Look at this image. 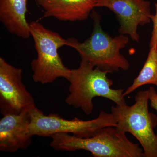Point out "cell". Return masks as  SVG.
Segmentation results:
<instances>
[{
    "label": "cell",
    "mask_w": 157,
    "mask_h": 157,
    "mask_svg": "<svg viewBox=\"0 0 157 157\" xmlns=\"http://www.w3.org/2000/svg\"><path fill=\"white\" fill-rule=\"evenodd\" d=\"M99 7H105L113 12L119 22L120 34L128 35L137 42L140 41L138 26L151 21L150 3L146 0H97L96 8Z\"/></svg>",
    "instance_id": "ba28073f"
},
{
    "label": "cell",
    "mask_w": 157,
    "mask_h": 157,
    "mask_svg": "<svg viewBox=\"0 0 157 157\" xmlns=\"http://www.w3.org/2000/svg\"><path fill=\"white\" fill-rule=\"evenodd\" d=\"M90 16L94 20V27L89 38L82 42L69 38L67 46L77 51L81 59L108 73L128 70L130 63L120 51L128 43V37L120 34L112 38L101 27L100 14L93 10Z\"/></svg>",
    "instance_id": "7a4b0ae2"
},
{
    "label": "cell",
    "mask_w": 157,
    "mask_h": 157,
    "mask_svg": "<svg viewBox=\"0 0 157 157\" xmlns=\"http://www.w3.org/2000/svg\"><path fill=\"white\" fill-rule=\"evenodd\" d=\"M22 70L0 57L1 114H18L35 107V101L22 82Z\"/></svg>",
    "instance_id": "52a82bcc"
},
{
    "label": "cell",
    "mask_w": 157,
    "mask_h": 157,
    "mask_svg": "<svg viewBox=\"0 0 157 157\" xmlns=\"http://www.w3.org/2000/svg\"><path fill=\"white\" fill-rule=\"evenodd\" d=\"M147 84H153L157 86V48H150L148 56L143 67L134 79L132 85L124 92V97Z\"/></svg>",
    "instance_id": "7c38bea8"
},
{
    "label": "cell",
    "mask_w": 157,
    "mask_h": 157,
    "mask_svg": "<svg viewBox=\"0 0 157 157\" xmlns=\"http://www.w3.org/2000/svg\"><path fill=\"white\" fill-rule=\"evenodd\" d=\"M97 0H36L44 11L43 17L63 21L87 19L96 8Z\"/></svg>",
    "instance_id": "30bf717a"
},
{
    "label": "cell",
    "mask_w": 157,
    "mask_h": 157,
    "mask_svg": "<svg viewBox=\"0 0 157 157\" xmlns=\"http://www.w3.org/2000/svg\"><path fill=\"white\" fill-rule=\"evenodd\" d=\"M155 14L151 15V19L153 23V29L150 41V48H157V3L155 4Z\"/></svg>",
    "instance_id": "4fadbf2b"
},
{
    "label": "cell",
    "mask_w": 157,
    "mask_h": 157,
    "mask_svg": "<svg viewBox=\"0 0 157 157\" xmlns=\"http://www.w3.org/2000/svg\"><path fill=\"white\" fill-rule=\"evenodd\" d=\"M29 25L37 54L31 63L33 80L46 84L60 77L67 79L71 70L64 65L58 52L59 48L67 45V39L38 21H32Z\"/></svg>",
    "instance_id": "277c9868"
},
{
    "label": "cell",
    "mask_w": 157,
    "mask_h": 157,
    "mask_svg": "<svg viewBox=\"0 0 157 157\" xmlns=\"http://www.w3.org/2000/svg\"><path fill=\"white\" fill-rule=\"evenodd\" d=\"M27 0H0V20L10 33L24 39L31 36Z\"/></svg>",
    "instance_id": "8fae6325"
},
{
    "label": "cell",
    "mask_w": 157,
    "mask_h": 157,
    "mask_svg": "<svg viewBox=\"0 0 157 157\" xmlns=\"http://www.w3.org/2000/svg\"><path fill=\"white\" fill-rule=\"evenodd\" d=\"M29 114L30 118L29 134L32 136L51 137L57 133H67L77 137L87 138L95 135L104 127L117 126L112 113L103 110L95 119L88 121L76 117L65 119L56 113L46 115L36 106L29 110Z\"/></svg>",
    "instance_id": "8992f818"
},
{
    "label": "cell",
    "mask_w": 157,
    "mask_h": 157,
    "mask_svg": "<svg viewBox=\"0 0 157 157\" xmlns=\"http://www.w3.org/2000/svg\"><path fill=\"white\" fill-rule=\"evenodd\" d=\"M29 111L3 115L0 120V151L14 153L26 149L32 143L29 134L30 123Z\"/></svg>",
    "instance_id": "9c48e42d"
},
{
    "label": "cell",
    "mask_w": 157,
    "mask_h": 157,
    "mask_svg": "<svg viewBox=\"0 0 157 157\" xmlns=\"http://www.w3.org/2000/svg\"><path fill=\"white\" fill-rule=\"evenodd\" d=\"M149 101L150 102V106L155 109L157 112V93L153 87H150L148 90Z\"/></svg>",
    "instance_id": "5bb4252c"
},
{
    "label": "cell",
    "mask_w": 157,
    "mask_h": 157,
    "mask_svg": "<svg viewBox=\"0 0 157 157\" xmlns=\"http://www.w3.org/2000/svg\"><path fill=\"white\" fill-rule=\"evenodd\" d=\"M148 90L137 92L132 106H112L111 113L118 128L130 133L139 141L143 150L144 157H157V134L154 128L157 117L148 110Z\"/></svg>",
    "instance_id": "5b68a950"
},
{
    "label": "cell",
    "mask_w": 157,
    "mask_h": 157,
    "mask_svg": "<svg viewBox=\"0 0 157 157\" xmlns=\"http://www.w3.org/2000/svg\"><path fill=\"white\" fill-rule=\"evenodd\" d=\"M108 73L81 59L79 67L71 70L68 78L70 93L65 100L66 104L80 108L87 115L93 112V100L95 97L106 98L118 106L126 105L124 90L112 88L113 82L107 77Z\"/></svg>",
    "instance_id": "6da1fadb"
},
{
    "label": "cell",
    "mask_w": 157,
    "mask_h": 157,
    "mask_svg": "<svg viewBox=\"0 0 157 157\" xmlns=\"http://www.w3.org/2000/svg\"><path fill=\"white\" fill-rule=\"evenodd\" d=\"M126 134L114 126L104 127L95 135L87 138L57 133L51 137L50 145L58 151L83 150L94 157H144L143 149L138 144L129 140Z\"/></svg>",
    "instance_id": "3957f363"
},
{
    "label": "cell",
    "mask_w": 157,
    "mask_h": 157,
    "mask_svg": "<svg viewBox=\"0 0 157 157\" xmlns=\"http://www.w3.org/2000/svg\"></svg>",
    "instance_id": "9a60e30c"
}]
</instances>
